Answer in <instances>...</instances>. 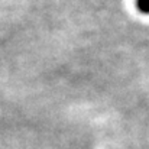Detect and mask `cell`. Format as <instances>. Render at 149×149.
<instances>
[{
    "instance_id": "6da1fadb",
    "label": "cell",
    "mask_w": 149,
    "mask_h": 149,
    "mask_svg": "<svg viewBox=\"0 0 149 149\" xmlns=\"http://www.w3.org/2000/svg\"><path fill=\"white\" fill-rule=\"evenodd\" d=\"M135 9L139 13L149 16V0H135Z\"/></svg>"
}]
</instances>
